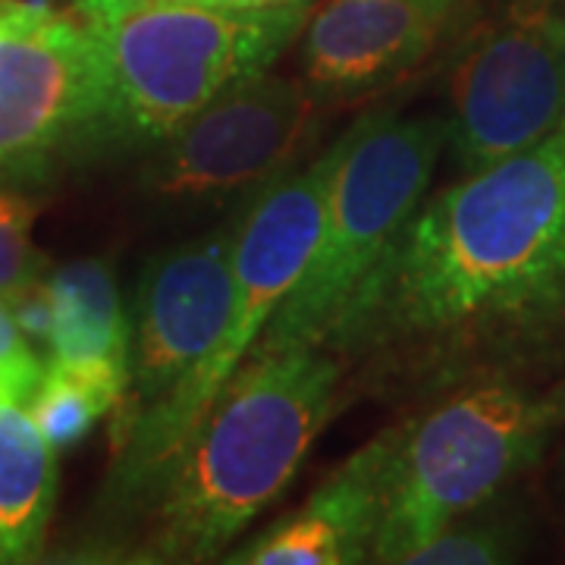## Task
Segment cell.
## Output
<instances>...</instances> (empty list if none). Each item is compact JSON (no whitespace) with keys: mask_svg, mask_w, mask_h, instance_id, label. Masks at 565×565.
Wrapping results in <instances>:
<instances>
[{"mask_svg":"<svg viewBox=\"0 0 565 565\" xmlns=\"http://www.w3.org/2000/svg\"><path fill=\"white\" fill-rule=\"evenodd\" d=\"M565 318V122L422 202L327 349L459 359Z\"/></svg>","mask_w":565,"mask_h":565,"instance_id":"1","label":"cell"},{"mask_svg":"<svg viewBox=\"0 0 565 565\" xmlns=\"http://www.w3.org/2000/svg\"><path fill=\"white\" fill-rule=\"evenodd\" d=\"M343 384L333 349L255 352L141 500V563H211L292 484Z\"/></svg>","mask_w":565,"mask_h":565,"instance_id":"2","label":"cell"},{"mask_svg":"<svg viewBox=\"0 0 565 565\" xmlns=\"http://www.w3.org/2000/svg\"><path fill=\"white\" fill-rule=\"evenodd\" d=\"M107 76V145H161L302 35L308 3L217 10L177 0H73Z\"/></svg>","mask_w":565,"mask_h":565,"instance_id":"3","label":"cell"},{"mask_svg":"<svg viewBox=\"0 0 565 565\" xmlns=\"http://www.w3.org/2000/svg\"><path fill=\"white\" fill-rule=\"evenodd\" d=\"M444 151L437 117L367 114L345 129L318 243L255 352L330 345L364 280L422 207Z\"/></svg>","mask_w":565,"mask_h":565,"instance_id":"4","label":"cell"},{"mask_svg":"<svg viewBox=\"0 0 565 565\" xmlns=\"http://www.w3.org/2000/svg\"><path fill=\"white\" fill-rule=\"evenodd\" d=\"M340 148L343 136L327 145L315 161L292 167L267 182L236 214L233 305L221 343L161 415L136 427L117 444L114 487L120 500L141 503L154 490L226 384L255 355L267 323L274 321L282 299L299 282L311 248L318 243L323 202Z\"/></svg>","mask_w":565,"mask_h":565,"instance_id":"5","label":"cell"},{"mask_svg":"<svg viewBox=\"0 0 565 565\" xmlns=\"http://www.w3.org/2000/svg\"><path fill=\"white\" fill-rule=\"evenodd\" d=\"M556 427L544 396L512 381H475L403 427L374 563H408L446 525L484 509L544 449Z\"/></svg>","mask_w":565,"mask_h":565,"instance_id":"6","label":"cell"},{"mask_svg":"<svg viewBox=\"0 0 565 565\" xmlns=\"http://www.w3.org/2000/svg\"><path fill=\"white\" fill-rule=\"evenodd\" d=\"M107 145V76L92 32L44 0H0V180H39Z\"/></svg>","mask_w":565,"mask_h":565,"instance_id":"7","label":"cell"},{"mask_svg":"<svg viewBox=\"0 0 565 565\" xmlns=\"http://www.w3.org/2000/svg\"><path fill=\"white\" fill-rule=\"evenodd\" d=\"M565 117V13L519 3L465 47L449 76L446 151L475 173L544 141Z\"/></svg>","mask_w":565,"mask_h":565,"instance_id":"8","label":"cell"},{"mask_svg":"<svg viewBox=\"0 0 565 565\" xmlns=\"http://www.w3.org/2000/svg\"><path fill=\"white\" fill-rule=\"evenodd\" d=\"M321 98L267 66L221 92L151 148L148 185L177 204L258 195L296 167Z\"/></svg>","mask_w":565,"mask_h":565,"instance_id":"9","label":"cell"},{"mask_svg":"<svg viewBox=\"0 0 565 565\" xmlns=\"http://www.w3.org/2000/svg\"><path fill=\"white\" fill-rule=\"evenodd\" d=\"M233 243L236 217L163 248L145 267L114 446L161 415L221 343L233 305Z\"/></svg>","mask_w":565,"mask_h":565,"instance_id":"10","label":"cell"},{"mask_svg":"<svg viewBox=\"0 0 565 565\" xmlns=\"http://www.w3.org/2000/svg\"><path fill=\"white\" fill-rule=\"evenodd\" d=\"M462 0H327L302 29V79L343 98L403 76L440 44Z\"/></svg>","mask_w":565,"mask_h":565,"instance_id":"11","label":"cell"},{"mask_svg":"<svg viewBox=\"0 0 565 565\" xmlns=\"http://www.w3.org/2000/svg\"><path fill=\"white\" fill-rule=\"evenodd\" d=\"M403 424L352 452L296 512L230 550L233 565H355L371 559Z\"/></svg>","mask_w":565,"mask_h":565,"instance_id":"12","label":"cell"},{"mask_svg":"<svg viewBox=\"0 0 565 565\" xmlns=\"http://www.w3.org/2000/svg\"><path fill=\"white\" fill-rule=\"evenodd\" d=\"M47 280L51 333L47 362L102 371L129 384L132 321L122 308L114 270L98 258L57 267Z\"/></svg>","mask_w":565,"mask_h":565,"instance_id":"13","label":"cell"},{"mask_svg":"<svg viewBox=\"0 0 565 565\" xmlns=\"http://www.w3.org/2000/svg\"><path fill=\"white\" fill-rule=\"evenodd\" d=\"M57 500V449L25 403H0V563L39 559Z\"/></svg>","mask_w":565,"mask_h":565,"instance_id":"14","label":"cell"},{"mask_svg":"<svg viewBox=\"0 0 565 565\" xmlns=\"http://www.w3.org/2000/svg\"><path fill=\"white\" fill-rule=\"evenodd\" d=\"M126 396V381L102 371H82L66 364L44 362L41 384L35 386L29 412L57 452L88 437V430L107 412H117Z\"/></svg>","mask_w":565,"mask_h":565,"instance_id":"15","label":"cell"},{"mask_svg":"<svg viewBox=\"0 0 565 565\" xmlns=\"http://www.w3.org/2000/svg\"><path fill=\"white\" fill-rule=\"evenodd\" d=\"M481 509L468 512L422 544L405 565H497L515 559L519 527L505 519H484Z\"/></svg>","mask_w":565,"mask_h":565,"instance_id":"16","label":"cell"},{"mask_svg":"<svg viewBox=\"0 0 565 565\" xmlns=\"http://www.w3.org/2000/svg\"><path fill=\"white\" fill-rule=\"evenodd\" d=\"M35 217L39 207L29 199L0 192V296L3 299H13L29 282L41 280L44 262L32 243Z\"/></svg>","mask_w":565,"mask_h":565,"instance_id":"17","label":"cell"},{"mask_svg":"<svg viewBox=\"0 0 565 565\" xmlns=\"http://www.w3.org/2000/svg\"><path fill=\"white\" fill-rule=\"evenodd\" d=\"M44 362L35 355L32 340L22 333L10 302L0 296V386L13 403H29L41 384Z\"/></svg>","mask_w":565,"mask_h":565,"instance_id":"18","label":"cell"},{"mask_svg":"<svg viewBox=\"0 0 565 565\" xmlns=\"http://www.w3.org/2000/svg\"><path fill=\"white\" fill-rule=\"evenodd\" d=\"M195 7H217V10H277V7H302L308 0H177Z\"/></svg>","mask_w":565,"mask_h":565,"instance_id":"19","label":"cell"},{"mask_svg":"<svg viewBox=\"0 0 565 565\" xmlns=\"http://www.w3.org/2000/svg\"><path fill=\"white\" fill-rule=\"evenodd\" d=\"M544 399L553 408V418H556V427H565V381L556 384L550 393H544Z\"/></svg>","mask_w":565,"mask_h":565,"instance_id":"20","label":"cell"},{"mask_svg":"<svg viewBox=\"0 0 565 565\" xmlns=\"http://www.w3.org/2000/svg\"><path fill=\"white\" fill-rule=\"evenodd\" d=\"M0 403H13V399H10V396L3 393V386H0Z\"/></svg>","mask_w":565,"mask_h":565,"instance_id":"21","label":"cell"},{"mask_svg":"<svg viewBox=\"0 0 565 565\" xmlns=\"http://www.w3.org/2000/svg\"><path fill=\"white\" fill-rule=\"evenodd\" d=\"M563 122H565V117H563Z\"/></svg>","mask_w":565,"mask_h":565,"instance_id":"22","label":"cell"}]
</instances>
